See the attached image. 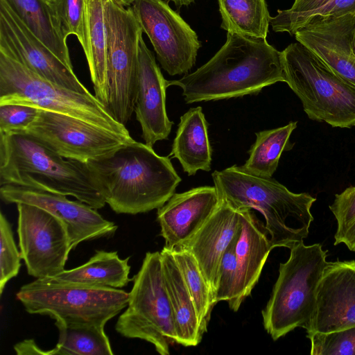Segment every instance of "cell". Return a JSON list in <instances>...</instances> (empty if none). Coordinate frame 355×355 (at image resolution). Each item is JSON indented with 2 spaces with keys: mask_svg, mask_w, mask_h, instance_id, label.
<instances>
[{
  "mask_svg": "<svg viewBox=\"0 0 355 355\" xmlns=\"http://www.w3.org/2000/svg\"><path fill=\"white\" fill-rule=\"evenodd\" d=\"M277 82H285L282 51L266 39L227 33L207 62L168 85L180 87L189 104L257 94Z\"/></svg>",
  "mask_w": 355,
  "mask_h": 355,
  "instance_id": "6da1fadb",
  "label": "cell"
},
{
  "mask_svg": "<svg viewBox=\"0 0 355 355\" xmlns=\"http://www.w3.org/2000/svg\"><path fill=\"white\" fill-rule=\"evenodd\" d=\"M85 164L106 203L117 214H137L161 207L182 180L168 157L135 140Z\"/></svg>",
  "mask_w": 355,
  "mask_h": 355,
  "instance_id": "7a4b0ae2",
  "label": "cell"
},
{
  "mask_svg": "<svg viewBox=\"0 0 355 355\" xmlns=\"http://www.w3.org/2000/svg\"><path fill=\"white\" fill-rule=\"evenodd\" d=\"M211 176L220 200L237 210L254 209L262 214L272 249H291L308 236L315 198L293 193L272 178L248 174L236 165Z\"/></svg>",
  "mask_w": 355,
  "mask_h": 355,
  "instance_id": "3957f363",
  "label": "cell"
},
{
  "mask_svg": "<svg viewBox=\"0 0 355 355\" xmlns=\"http://www.w3.org/2000/svg\"><path fill=\"white\" fill-rule=\"evenodd\" d=\"M7 184L71 196L96 209L107 204L85 163L66 159L26 133H0V186Z\"/></svg>",
  "mask_w": 355,
  "mask_h": 355,
  "instance_id": "277c9868",
  "label": "cell"
},
{
  "mask_svg": "<svg viewBox=\"0 0 355 355\" xmlns=\"http://www.w3.org/2000/svg\"><path fill=\"white\" fill-rule=\"evenodd\" d=\"M281 263L270 297L262 311L264 329L273 340L297 327L308 330L316 304L318 283L329 261L320 243L304 241L291 249Z\"/></svg>",
  "mask_w": 355,
  "mask_h": 355,
  "instance_id": "5b68a950",
  "label": "cell"
},
{
  "mask_svg": "<svg viewBox=\"0 0 355 355\" xmlns=\"http://www.w3.org/2000/svg\"><path fill=\"white\" fill-rule=\"evenodd\" d=\"M282 57L285 82L310 119L332 127L355 126V85L298 42L282 51Z\"/></svg>",
  "mask_w": 355,
  "mask_h": 355,
  "instance_id": "8992f818",
  "label": "cell"
},
{
  "mask_svg": "<svg viewBox=\"0 0 355 355\" xmlns=\"http://www.w3.org/2000/svg\"><path fill=\"white\" fill-rule=\"evenodd\" d=\"M17 103L69 115L125 138L116 121L93 94L76 92L49 81L0 51V105Z\"/></svg>",
  "mask_w": 355,
  "mask_h": 355,
  "instance_id": "52a82bcc",
  "label": "cell"
},
{
  "mask_svg": "<svg viewBox=\"0 0 355 355\" xmlns=\"http://www.w3.org/2000/svg\"><path fill=\"white\" fill-rule=\"evenodd\" d=\"M16 298L31 314L47 315L67 324L105 327L127 306L129 293L121 288L76 285L45 277L23 285Z\"/></svg>",
  "mask_w": 355,
  "mask_h": 355,
  "instance_id": "ba28073f",
  "label": "cell"
},
{
  "mask_svg": "<svg viewBox=\"0 0 355 355\" xmlns=\"http://www.w3.org/2000/svg\"><path fill=\"white\" fill-rule=\"evenodd\" d=\"M106 107L125 125L135 112L138 86L139 46L143 30L129 0H107Z\"/></svg>",
  "mask_w": 355,
  "mask_h": 355,
  "instance_id": "9c48e42d",
  "label": "cell"
},
{
  "mask_svg": "<svg viewBox=\"0 0 355 355\" xmlns=\"http://www.w3.org/2000/svg\"><path fill=\"white\" fill-rule=\"evenodd\" d=\"M132 281L127 309L119 317L115 329L123 337L150 343L161 355H168L176 334L160 252L146 254Z\"/></svg>",
  "mask_w": 355,
  "mask_h": 355,
  "instance_id": "30bf717a",
  "label": "cell"
},
{
  "mask_svg": "<svg viewBox=\"0 0 355 355\" xmlns=\"http://www.w3.org/2000/svg\"><path fill=\"white\" fill-rule=\"evenodd\" d=\"M162 67L170 76L187 74L201 42L197 33L164 0H129Z\"/></svg>",
  "mask_w": 355,
  "mask_h": 355,
  "instance_id": "8fae6325",
  "label": "cell"
},
{
  "mask_svg": "<svg viewBox=\"0 0 355 355\" xmlns=\"http://www.w3.org/2000/svg\"><path fill=\"white\" fill-rule=\"evenodd\" d=\"M21 132L35 137L60 156L83 163L104 157L134 140L76 117L43 109Z\"/></svg>",
  "mask_w": 355,
  "mask_h": 355,
  "instance_id": "7c38bea8",
  "label": "cell"
},
{
  "mask_svg": "<svg viewBox=\"0 0 355 355\" xmlns=\"http://www.w3.org/2000/svg\"><path fill=\"white\" fill-rule=\"evenodd\" d=\"M16 205L19 246L28 275L35 279L55 277L64 270L72 250L66 225L37 206Z\"/></svg>",
  "mask_w": 355,
  "mask_h": 355,
  "instance_id": "4fadbf2b",
  "label": "cell"
},
{
  "mask_svg": "<svg viewBox=\"0 0 355 355\" xmlns=\"http://www.w3.org/2000/svg\"><path fill=\"white\" fill-rule=\"evenodd\" d=\"M0 196L5 202L35 205L59 218L67 227L72 250L81 242L112 236L117 230L97 209L78 200H70L64 194L7 184L1 186Z\"/></svg>",
  "mask_w": 355,
  "mask_h": 355,
  "instance_id": "5bb4252c",
  "label": "cell"
},
{
  "mask_svg": "<svg viewBox=\"0 0 355 355\" xmlns=\"http://www.w3.org/2000/svg\"><path fill=\"white\" fill-rule=\"evenodd\" d=\"M0 51L19 62L40 77L81 94L90 92L46 46L0 0Z\"/></svg>",
  "mask_w": 355,
  "mask_h": 355,
  "instance_id": "9a60e30c",
  "label": "cell"
},
{
  "mask_svg": "<svg viewBox=\"0 0 355 355\" xmlns=\"http://www.w3.org/2000/svg\"><path fill=\"white\" fill-rule=\"evenodd\" d=\"M355 327V260L329 262L318 283L307 334Z\"/></svg>",
  "mask_w": 355,
  "mask_h": 355,
  "instance_id": "2e32d148",
  "label": "cell"
},
{
  "mask_svg": "<svg viewBox=\"0 0 355 355\" xmlns=\"http://www.w3.org/2000/svg\"><path fill=\"white\" fill-rule=\"evenodd\" d=\"M354 26L355 13L339 17L315 15L294 35L334 72L355 85Z\"/></svg>",
  "mask_w": 355,
  "mask_h": 355,
  "instance_id": "e0dca14e",
  "label": "cell"
},
{
  "mask_svg": "<svg viewBox=\"0 0 355 355\" xmlns=\"http://www.w3.org/2000/svg\"><path fill=\"white\" fill-rule=\"evenodd\" d=\"M168 87V80L164 78L153 53L141 37L135 112L141 125L142 138L145 144L152 147L157 141L168 139L173 125L166 109Z\"/></svg>",
  "mask_w": 355,
  "mask_h": 355,
  "instance_id": "ac0fdd59",
  "label": "cell"
},
{
  "mask_svg": "<svg viewBox=\"0 0 355 355\" xmlns=\"http://www.w3.org/2000/svg\"><path fill=\"white\" fill-rule=\"evenodd\" d=\"M241 227L240 211L220 200L216 209L201 227L188 241L175 248L184 249L193 256L214 297L223 256L240 234Z\"/></svg>",
  "mask_w": 355,
  "mask_h": 355,
  "instance_id": "d6986e66",
  "label": "cell"
},
{
  "mask_svg": "<svg viewBox=\"0 0 355 355\" xmlns=\"http://www.w3.org/2000/svg\"><path fill=\"white\" fill-rule=\"evenodd\" d=\"M219 202L214 186H201L174 193L157 212L164 246L172 250L188 241L206 222Z\"/></svg>",
  "mask_w": 355,
  "mask_h": 355,
  "instance_id": "ffe728a7",
  "label": "cell"
},
{
  "mask_svg": "<svg viewBox=\"0 0 355 355\" xmlns=\"http://www.w3.org/2000/svg\"><path fill=\"white\" fill-rule=\"evenodd\" d=\"M242 227L236 242L238 282L231 309L236 312L258 282L270 252L268 234L250 209H240Z\"/></svg>",
  "mask_w": 355,
  "mask_h": 355,
  "instance_id": "44dd1931",
  "label": "cell"
},
{
  "mask_svg": "<svg viewBox=\"0 0 355 355\" xmlns=\"http://www.w3.org/2000/svg\"><path fill=\"white\" fill-rule=\"evenodd\" d=\"M164 284L170 300L176 343L185 347L198 345L203 336L197 311L170 249L160 252Z\"/></svg>",
  "mask_w": 355,
  "mask_h": 355,
  "instance_id": "7402d4cb",
  "label": "cell"
},
{
  "mask_svg": "<svg viewBox=\"0 0 355 355\" xmlns=\"http://www.w3.org/2000/svg\"><path fill=\"white\" fill-rule=\"evenodd\" d=\"M212 149L208 123L200 106L190 108L180 116L169 155L177 159L184 172L194 175L211 170Z\"/></svg>",
  "mask_w": 355,
  "mask_h": 355,
  "instance_id": "603a6c76",
  "label": "cell"
},
{
  "mask_svg": "<svg viewBox=\"0 0 355 355\" xmlns=\"http://www.w3.org/2000/svg\"><path fill=\"white\" fill-rule=\"evenodd\" d=\"M28 29L73 70L67 38L47 0H4Z\"/></svg>",
  "mask_w": 355,
  "mask_h": 355,
  "instance_id": "cb8c5ba5",
  "label": "cell"
},
{
  "mask_svg": "<svg viewBox=\"0 0 355 355\" xmlns=\"http://www.w3.org/2000/svg\"><path fill=\"white\" fill-rule=\"evenodd\" d=\"M129 259H121L115 251L98 250L85 263L51 277L76 285L122 288L132 280Z\"/></svg>",
  "mask_w": 355,
  "mask_h": 355,
  "instance_id": "d4e9b609",
  "label": "cell"
},
{
  "mask_svg": "<svg viewBox=\"0 0 355 355\" xmlns=\"http://www.w3.org/2000/svg\"><path fill=\"white\" fill-rule=\"evenodd\" d=\"M107 0H87L85 13L86 50L95 96L105 106L107 27L105 6ZM106 107V106H105Z\"/></svg>",
  "mask_w": 355,
  "mask_h": 355,
  "instance_id": "484cf974",
  "label": "cell"
},
{
  "mask_svg": "<svg viewBox=\"0 0 355 355\" xmlns=\"http://www.w3.org/2000/svg\"><path fill=\"white\" fill-rule=\"evenodd\" d=\"M296 127L297 121H291L282 127L256 132V140L248 151L249 158L240 166L241 170L255 176L272 178L283 151L293 148L289 138Z\"/></svg>",
  "mask_w": 355,
  "mask_h": 355,
  "instance_id": "4316f807",
  "label": "cell"
},
{
  "mask_svg": "<svg viewBox=\"0 0 355 355\" xmlns=\"http://www.w3.org/2000/svg\"><path fill=\"white\" fill-rule=\"evenodd\" d=\"M220 27L227 33L266 39L271 17L266 0H218Z\"/></svg>",
  "mask_w": 355,
  "mask_h": 355,
  "instance_id": "83f0119b",
  "label": "cell"
},
{
  "mask_svg": "<svg viewBox=\"0 0 355 355\" xmlns=\"http://www.w3.org/2000/svg\"><path fill=\"white\" fill-rule=\"evenodd\" d=\"M59 331L56 346L46 355H112L104 327L89 324H67L55 321Z\"/></svg>",
  "mask_w": 355,
  "mask_h": 355,
  "instance_id": "f1b7e54d",
  "label": "cell"
},
{
  "mask_svg": "<svg viewBox=\"0 0 355 355\" xmlns=\"http://www.w3.org/2000/svg\"><path fill=\"white\" fill-rule=\"evenodd\" d=\"M194 303L202 333L207 331L213 308L216 304L214 293L196 260L187 250H171Z\"/></svg>",
  "mask_w": 355,
  "mask_h": 355,
  "instance_id": "f546056e",
  "label": "cell"
},
{
  "mask_svg": "<svg viewBox=\"0 0 355 355\" xmlns=\"http://www.w3.org/2000/svg\"><path fill=\"white\" fill-rule=\"evenodd\" d=\"M329 207L337 222L334 245L343 243L355 252V186L336 194Z\"/></svg>",
  "mask_w": 355,
  "mask_h": 355,
  "instance_id": "4dcf8cb0",
  "label": "cell"
},
{
  "mask_svg": "<svg viewBox=\"0 0 355 355\" xmlns=\"http://www.w3.org/2000/svg\"><path fill=\"white\" fill-rule=\"evenodd\" d=\"M54 11L64 35H74L86 50L85 13L87 0H47Z\"/></svg>",
  "mask_w": 355,
  "mask_h": 355,
  "instance_id": "1f68e13d",
  "label": "cell"
},
{
  "mask_svg": "<svg viewBox=\"0 0 355 355\" xmlns=\"http://www.w3.org/2000/svg\"><path fill=\"white\" fill-rule=\"evenodd\" d=\"M333 0H295L287 10H278L277 15L271 17L270 24L275 32H287L294 35L311 17Z\"/></svg>",
  "mask_w": 355,
  "mask_h": 355,
  "instance_id": "d6a6232c",
  "label": "cell"
},
{
  "mask_svg": "<svg viewBox=\"0 0 355 355\" xmlns=\"http://www.w3.org/2000/svg\"><path fill=\"white\" fill-rule=\"evenodd\" d=\"M311 355H355V327L329 333H311Z\"/></svg>",
  "mask_w": 355,
  "mask_h": 355,
  "instance_id": "836d02e7",
  "label": "cell"
},
{
  "mask_svg": "<svg viewBox=\"0 0 355 355\" xmlns=\"http://www.w3.org/2000/svg\"><path fill=\"white\" fill-rule=\"evenodd\" d=\"M0 293L8 282L16 277L22 259L17 248L12 227L2 212L0 214Z\"/></svg>",
  "mask_w": 355,
  "mask_h": 355,
  "instance_id": "e575fe53",
  "label": "cell"
},
{
  "mask_svg": "<svg viewBox=\"0 0 355 355\" xmlns=\"http://www.w3.org/2000/svg\"><path fill=\"white\" fill-rule=\"evenodd\" d=\"M241 233V232H240ZM232 242L224 253L218 270V284L215 300L227 302L230 308L233 306L238 282V267L235 254V245L239 236Z\"/></svg>",
  "mask_w": 355,
  "mask_h": 355,
  "instance_id": "d590c367",
  "label": "cell"
},
{
  "mask_svg": "<svg viewBox=\"0 0 355 355\" xmlns=\"http://www.w3.org/2000/svg\"><path fill=\"white\" fill-rule=\"evenodd\" d=\"M39 108L17 103L0 105V133L21 132L35 120Z\"/></svg>",
  "mask_w": 355,
  "mask_h": 355,
  "instance_id": "8d00e7d4",
  "label": "cell"
},
{
  "mask_svg": "<svg viewBox=\"0 0 355 355\" xmlns=\"http://www.w3.org/2000/svg\"><path fill=\"white\" fill-rule=\"evenodd\" d=\"M349 13H355V0H333L315 15L339 17Z\"/></svg>",
  "mask_w": 355,
  "mask_h": 355,
  "instance_id": "74e56055",
  "label": "cell"
},
{
  "mask_svg": "<svg viewBox=\"0 0 355 355\" xmlns=\"http://www.w3.org/2000/svg\"><path fill=\"white\" fill-rule=\"evenodd\" d=\"M17 354H44L46 351L40 349L32 339L24 340L14 346Z\"/></svg>",
  "mask_w": 355,
  "mask_h": 355,
  "instance_id": "f35d334b",
  "label": "cell"
},
{
  "mask_svg": "<svg viewBox=\"0 0 355 355\" xmlns=\"http://www.w3.org/2000/svg\"><path fill=\"white\" fill-rule=\"evenodd\" d=\"M167 2L172 1L178 9L180 8L182 6H188L191 3L194 2V0H166Z\"/></svg>",
  "mask_w": 355,
  "mask_h": 355,
  "instance_id": "ab89813d",
  "label": "cell"
},
{
  "mask_svg": "<svg viewBox=\"0 0 355 355\" xmlns=\"http://www.w3.org/2000/svg\"><path fill=\"white\" fill-rule=\"evenodd\" d=\"M353 51L355 54V26H354V36H353Z\"/></svg>",
  "mask_w": 355,
  "mask_h": 355,
  "instance_id": "60d3db41",
  "label": "cell"
}]
</instances>
